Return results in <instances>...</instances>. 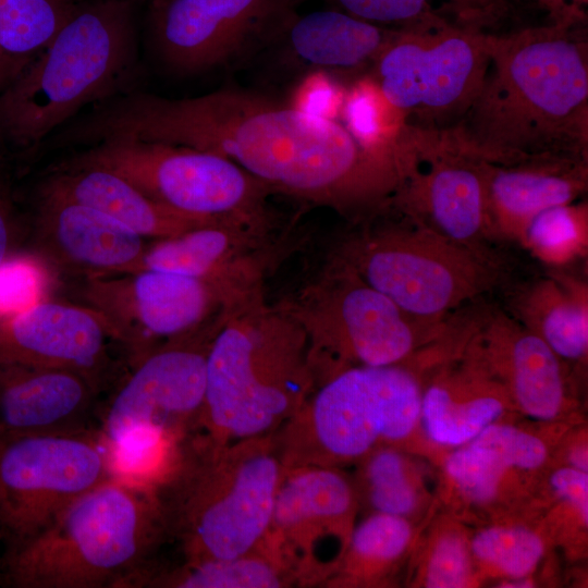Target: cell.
<instances>
[{
    "label": "cell",
    "instance_id": "obj_1",
    "mask_svg": "<svg viewBox=\"0 0 588 588\" xmlns=\"http://www.w3.org/2000/svg\"><path fill=\"white\" fill-rule=\"evenodd\" d=\"M78 131L89 144L130 137L217 154L267 187L334 205L378 199L399 180L395 156L366 149L342 122L240 88L120 93L95 103Z\"/></svg>",
    "mask_w": 588,
    "mask_h": 588
},
{
    "label": "cell",
    "instance_id": "obj_2",
    "mask_svg": "<svg viewBox=\"0 0 588 588\" xmlns=\"http://www.w3.org/2000/svg\"><path fill=\"white\" fill-rule=\"evenodd\" d=\"M574 24L491 35L479 91L445 130L462 151L495 166L587 162V41Z\"/></svg>",
    "mask_w": 588,
    "mask_h": 588
},
{
    "label": "cell",
    "instance_id": "obj_3",
    "mask_svg": "<svg viewBox=\"0 0 588 588\" xmlns=\"http://www.w3.org/2000/svg\"><path fill=\"white\" fill-rule=\"evenodd\" d=\"M167 540L154 487L112 476L75 498L33 536L7 546L0 586L123 588Z\"/></svg>",
    "mask_w": 588,
    "mask_h": 588
},
{
    "label": "cell",
    "instance_id": "obj_4",
    "mask_svg": "<svg viewBox=\"0 0 588 588\" xmlns=\"http://www.w3.org/2000/svg\"><path fill=\"white\" fill-rule=\"evenodd\" d=\"M283 467L273 434L221 443L187 436L154 486L168 540L184 560L247 553L267 532Z\"/></svg>",
    "mask_w": 588,
    "mask_h": 588
},
{
    "label": "cell",
    "instance_id": "obj_5",
    "mask_svg": "<svg viewBox=\"0 0 588 588\" xmlns=\"http://www.w3.org/2000/svg\"><path fill=\"white\" fill-rule=\"evenodd\" d=\"M134 5L87 0L0 93V158L34 152L85 106L124 93L137 63Z\"/></svg>",
    "mask_w": 588,
    "mask_h": 588
},
{
    "label": "cell",
    "instance_id": "obj_6",
    "mask_svg": "<svg viewBox=\"0 0 588 588\" xmlns=\"http://www.w3.org/2000/svg\"><path fill=\"white\" fill-rule=\"evenodd\" d=\"M413 363L338 369L274 432L283 469L343 468L382 445L416 454L426 365Z\"/></svg>",
    "mask_w": 588,
    "mask_h": 588
},
{
    "label": "cell",
    "instance_id": "obj_7",
    "mask_svg": "<svg viewBox=\"0 0 588 588\" xmlns=\"http://www.w3.org/2000/svg\"><path fill=\"white\" fill-rule=\"evenodd\" d=\"M303 342L229 322L209 344L198 432L221 443L273 434L311 392Z\"/></svg>",
    "mask_w": 588,
    "mask_h": 588
},
{
    "label": "cell",
    "instance_id": "obj_8",
    "mask_svg": "<svg viewBox=\"0 0 588 588\" xmlns=\"http://www.w3.org/2000/svg\"><path fill=\"white\" fill-rule=\"evenodd\" d=\"M569 425L513 418L488 426L440 457L437 501L466 525L534 515Z\"/></svg>",
    "mask_w": 588,
    "mask_h": 588
},
{
    "label": "cell",
    "instance_id": "obj_9",
    "mask_svg": "<svg viewBox=\"0 0 588 588\" xmlns=\"http://www.w3.org/2000/svg\"><path fill=\"white\" fill-rule=\"evenodd\" d=\"M491 35L440 23L394 32L369 75L407 125L445 131L466 112L483 81Z\"/></svg>",
    "mask_w": 588,
    "mask_h": 588
},
{
    "label": "cell",
    "instance_id": "obj_10",
    "mask_svg": "<svg viewBox=\"0 0 588 588\" xmlns=\"http://www.w3.org/2000/svg\"><path fill=\"white\" fill-rule=\"evenodd\" d=\"M112 476L95 428L0 432L3 549L39 531L75 498Z\"/></svg>",
    "mask_w": 588,
    "mask_h": 588
},
{
    "label": "cell",
    "instance_id": "obj_11",
    "mask_svg": "<svg viewBox=\"0 0 588 588\" xmlns=\"http://www.w3.org/2000/svg\"><path fill=\"white\" fill-rule=\"evenodd\" d=\"M72 163L108 169L158 204L212 221L252 213L268 188L220 155L130 137L93 144Z\"/></svg>",
    "mask_w": 588,
    "mask_h": 588
},
{
    "label": "cell",
    "instance_id": "obj_12",
    "mask_svg": "<svg viewBox=\"0 0 588 588\" xmlns=\"http://www.w3.org/2000/svg\"><path fill=\"white\" fill-rule=\"evenodd\" d=\"M208 348L172 343L135 362L97 429L108 454L164 449L198 430Z\"/></svg>",
    "mask_w": 588,
    "mask_h": 588
},
{
    "label": "cell",
    "instance_id": "obj_13",
    "mask_svg": "<svg viewBox=\"0 0 588 588\" xmlns=\"http://www.w3.org/2000/svg\"><path fill=\"white\" fill-rule=\"evenodd\" d=\"M343 468L283 469L262 546L293 586H326L347 548L359 511Z\"/></svg>",
    "mask_w": 588,
    "mask_h": 588
},
{
    "label": "cell",
    "instance_id": "obj_14",
    "mask_svg": "<svg viewBox=\"0 0 588 588\" xmlns=\"http://www.w3.org/2000/svg\"><path fill=\"white\" fill-rule=\"evenodd\" d=\"M298 0H151L152 50L172 74L241 63L278 40Z\"/></svg>",
    "mask_w": 588,
    "mask_h": 588
},
{
    "label": "cell",
    "instance_id": "obj_15",
    "mask_svg": "<svg viewBox=\"0 0 588 588\" xmlns=\"http://www.w3.org/2000/svg\"><path fill=\"white\" fill-rule=\"evenodd\" d=\"M412 220L413 228L363 246L355 266L364 282L430 324L489 285L491 262Z\"/></svg>",
    "mask_w": 588,
    "mask_h": 588
},
{
    "label": "cell",
    "instance_id": "obj_16",
    "mask_svg": "<svg viewBox=\"0 0 588 588\" xmlns=\"http://www.w3.org/2000/svg\"><path fill=\"white\" fill-rule=\"evenodd\" d=\"M401 209L453 244L491 261L485 162L462 151L445 131L405 125L396 149Z\"/></svg>",
    "mask_w": 588,
    "mask_h": 588
},
{
    "label": "cell",
    "instance_id": "obj_17",
    "mask_svg": "<svg viewBox=\"0 0 588 588\" xmlns=\"http://www.w3.org/2000/svg\"><path fill=\"white\" fill-rule=\"evenodd\" d=\"M462 346L502 383L519 416L549 424L583 421L563 362L526 326L493 313Z\"/></svg>",
    "mask_w": 588,
    "mask_h": 588
},
{
    "label": "cell",
    "instance_id": "obj_18",
    "mask_svg": "<svg viewBox=\"0 0 588 588\" xmlns=\"http://www.w3.org/2000/svg\"><path fill=\"white\" fill-rule=\"evenodd\" d=\"M96 279L88 297L110 323L134 363L149 353L151 340L179 338L205 318L211 303L207 280L154 269Z\"/></svg>",
    "mask_w": 588,
    "mask_h": 588
},
{
    "label": "cell",
    "instance_id": "obj_19",
    "mask_svg": "<svg viewBox=\"0 0 588 588\" xmlns=\"http://www.w3.org/2000/svg\"><path fill=\"white\" fill-rule=\"evenodd\" d=\"M109 340L115 334L99 311L44 299L0 317V366L71 370L100 388L110 367Z\"/></svg>",
    "mask_w": 588,
    "mask_h": 588
},
{
    "label": "cell",
    "instance_id": "obj_20",
    "mask_svg": "<svg viewBox=\"0 0 588 588\" xmlns=\"http://www.w3.org/2000/svg\"><path fill=\"white\" fill-rule=\"evenodd\" d=\"M505 388L462 348L434 359L422 375L420 430L426 444L442 455L488 426L517 418Z\"/></svg>",
    "mask_w": 588,
    "mask_h": 588
},
{
    "label": "cell",
    "instance_id": "obj_21",
    "mask_svg": "<svg viewBox=\"0 0 588 588\" xmlns=\"http://www.w3.org/2000/svg\"><path fill=\"white\" fill-rule=\"evenodd\" d=\"M321 345L348 366H389L415 360L433 339L430 324L405 314L358 275L338 292Z\"/></svg>",
    "mask_w": 588,
    "mask_h": 588
},
{
    "label": "cell",
    "instance_id": "obj_22",
    "mask_svg": "<svg viewBox=\"0 0 588 588\" xmlns=\"http://www.w3.org/2000/svg\"><path fill=\"white\" fill-rule=\"evenodd\" d=\"M99 390L71 370L0 366V432L90 429Z\"/></svg>",
    "mask_w": 588,
    "mask_h": 588
},
{
    "label": "cell",
    "instance_id": "obj_23",
    "mask_svg": "<svg viewBox=\"0 0 588 588\" xmlns=\"http://www.w3.org/2000/svg\"><path fill=\"white\" fill-rule=\"evenodd\" d=\"M490 228L520 234L540 211L572 204L587 187V162L531 161L515 166L485 162Z\"/></svg>",
    "mask_w": 588,
    "mask_h": 588
},
{
    "label": "cell",
    "instance_id": "obj_24",
    "mask_svg": "<svg viewBox=\"0 0 588 588\" xmlns=\"http://www.w3.org/2000/svg\"><path fill=\"white\" fill-rule=\"evenodd\" d=\"M40 221L71 261L103 273H133L142 268L143 236L94 208L42 192Z\"/></svg>",
    "mask_w": 588,
    "mask_h": 588
},
{
    "label": "cell",
    "instance_id": "obj_25",
    "mask_svg": "<svg viewBox=\"0 0 588 588\" xmlns=\"http://www.w3.org/2000/svg\"><path fill=\"white\" fill-rule=\"evenodd\" d=\"M42 192L101 211L143 237H173L213 222L173 211L121 175L97 166L72 163L46 184Z\"/></svg>",
    "mask_w": 588,
    "mask_h": 588
},
{
    "label": "cell",
    "instance_id": "obj_26",
    "mask_svg": "<svg viewBox=\"0 0 588 588\" xmlns=\"http://www.w3.org/2000/svg\"><path fill=\"white\" fill-rule=\"evenodd\" d=\"M393 30L371 24L339 9L290 17L278 39L315 71L357 69L372 63Z\"/></svg>",
    "mask_w": 588,
    "mask_h": 588
},
{
    "label": "cell",
    "instance_id": "obj_27",
    "mask_svg": "<svg viewBox=\"0 0 588 588\" xmlns=\"http://www.w3.org/2000/svg\"><path fill=\"white\" fill-rule=\"evenodd\" d=\"M354 485L359 506L421 524L434 511L428 468L405 449L382 445L356 463Z\"/></svg>",
    "mask_w": 588,
    "mask_h": 588
},
{
    "label": "cell",
    "instance_id": "obj_28",
    "mask_svg": "<svg viewBox=\"0 0 588 588\" xmlns=\"http://www.w3.org/2000/svg\"><path fill=\"white\" fill-rule=\"evenodd\" d=\"M421 524L394 515L368 513L355 524L340 565L324 587L391 586L408 562Z\"/></svg>",
    "mask_w": 588,
    "mask_h": 588
},
{
    "label": "cell",
    "instance_id": "obj_29",
    "mask_svg": "<svg viewBox=\"0 0 588 588\" xmlns=\"http://www.w3.org/2000/svg\"><path fill=\"white\" fill-rule=\"evenodd\" d=\"M293 586L290 577L264 548L229 559L184 560L161 566L155 559L137 571L125 588H279Z\"/></svg>",
    "mask_w": 588,
    "mask_h": 588
},
{
    "label": "cell",
    "instance_id": "obj_30",
    "mask_svg": "<svg viewBox=\"0 0 588 588\" xmlns=\"http://www.w3.org/2000/svg\"><path fill=\"white\" fill-rule=\"evenodd\" d=\"M421 524L407 562V584L424 588H469L482 584L471 550L470 529L443 511Z\"/></svg>",
    "mask_w": 588,
    "mask_h": 588
},
{
    "label": "cell",
    "instance_id": "obj_31",
    "mask_svg": "<svg viewBox=\"0 0 588 588\" xmlns=\"http://www.w3.org/2000/svg\"><path fill=\"white\" fill-rule=\"evenodd\" d=\"M469 541L482 584L522 578L538 580L536 574L552 546L536 515L482 523L470 531Z\"/></svg>",
    "mask_w": 588,
    "mask_h": 588
},
{
    "label": "cell",
    "instance_id": "obj_32",
    "mask_svg": "<svg viewBox=\"0 0 588 588\" xmlns=\"http://www.w3.org/2000/svg\"><path fill=\"white\" fill-rule=\"evenodd\" d=\"M87 0H0V93Z\"/></svg>",
    "mask_w": 588,
    "mask_h": 588
},
{
    "label": "cell",
    "instance_id": "obj_33",
    "mask_svg": "<svg viewBox=\"0 0 588 588\" xmlns=\"http://www.w3.org/2000/svg\"><path fill=\"white\" fill-rule=\"evenodd\" d=\"M523 310L524 326L539 335L563 363L586 360V294L561 289L553 281L543 282L527 297Z\"/></svg>",
    "mask_w": 588,
    "mask_h": 588
},
{
    "label": "cell",
    "instance_id": "obj_34",
    "mask_svg": "<svg viewBox=\"0 0 588 588\" xmlns=\"http://www.w3.org/2000/svg\"><path fill=\"white\" fill-rule=\"evenodd\" d=\"M540 526L551 544L577 559L587 549L588 473L553 465L538 505Z\"/></svg>",
    "mask_w": 588,
    "mask_h": 588
},
{
    "label": "cell",
    "instance_id": "obj_35",
    "mask_svg": "<svg viewBox=\"0 0 588 588\" xmlns=\"http://www.w3.org/2000/svg\"><path fill=\"white\" fill-rule=\"evenodd\" d=\"M219 221L201 224L146 249L142 268L207 280L226 259L232 240Z\"/></svg>",
    "mask_w": 588,
    "mask_h": 588
},
{
    "label": "cell",
    "instance_id": "obj_36",
    "mask_svg": "<svg viewBox=\"0 0 588 588\" xmlns=\"http://www.w3.org/2000/svg\"><path fill=\"white\" fill-rule=\"evenodd\" d=\"M339 117L363 147L381 155H395L406 125L405 117L369 75L345 89Z\"/></svg>",
    "mask_w": 588,
    "mask_h": 588
},
{
    "label": "cell",
    "instance_id": "obj_37",
    "mask_svg": "<svg viewBox=\"0 0 588 588\" xmlns=\"http://www.w3.org/2000/svg\"><path fill=\"white\" fill-rule=\"evenodd\" d=\"M586 205H559L537 213L520 235L541 258L562 262L574 257L586 245Z\"/></svg>",
    "mask_w": 588,
    "mask_h": 588
},
{
    "label": "cell",
    "instance_id": "obj_38",
    "mask_svg": "<svg viewBox=\"0 0 588 588\" xmlns=\"http://www.w3.org/2000/svg\"><path fill=\"white\" fill-rule=\"evenodd\" d=\"M47 274L38 260L10 256L0 265V317L22 311L41 301Z\"/></svg>",
    "mask_w": 588,
    "mask_h": 588
},
{
    "label": "cell",
    "instance_id": "obj_39",
    "mask_svg": "<svg viewBox=\"0 0 588 588\" xmlns=\"http://www.w3.org/2000/svg\"><path fill=\"white\" fill-rule=\"evenodd\" d=\"M339 10L375 25L409 24L427 20L428 0H328ZM411 26V27H413Z\"/></svg>",
    "mask_w": 588,
    "mask_h": 588
},
{
    "label": "cell",
    "instance_id": "obj_40",
    "mask_svg": "<svg viewBox=\"0 0 588 588\" xmlns=\"http://www.w3.org/2000/svg\"><path fill=\"white\" fill-rule=\"evenodd\" d=\"M327 74L320 71L311 73L298 85L290 103L306 112L336 120L345 89Z\"/></svg>",
    "mask_w": 588,
    "mask_h": 588
},
{
    "label": "cell",
    "instance_id": "obj_41",
    "mask_svg": "<svg viewBox=\"0 0 588 588\" xmlns=\"http://www.w3.org/2000/svg\"><path fill=\"white\" fill-rule=\"evenodd\" d=\"M587 438V425L584 421L569 425L556 443L553 453L554 465L588 473Z\"/></svg>",
    "mask_w": 588,
    "mask_h": 588
},
{
    "label": "cell",
    "instance_id": "obj_42",
    "mask_svg": "<svg viewBox=\"0 0 588 588\" xmlns=\"http://www.w3.org/2000/svg\"><path fill=\"white\" fill-rule=\"evenodd\" d=\"M1 159V158H0ZM16 230L12 196L0 166V265L10 256Z\"/></svg>",
    "mask_w": 588,
    "mask_h": 588
},
{
    "label": "cell",
    "instance_id": "obj_43",
    "mask_svg": "<svg viewBox=\"0 0 588 588\" xmlns=\"http://www.w3.org/2000/svg\"><path fill=\"white\" fill-rule=\"evenodd\" d=\"M555 16V22H576L581 14L578 13V5L587 4L588 0H537Z\"/></svg>",
    "mask_w": 588,
    "mask_h": 588
},
{
    "label": "cell",
    "instance_id": "obj_44",
    "mask_svg": "<svg viewBox=\"0 0 588 588\" xmlns=\"http://www.w3.org/2000/svg\"><path fill=\"white\" fill-rule=\"evenodd\" d=\"M132 1L134 4L138 3V2H150L151 0H130Z\"/></svg>",
    "mask_w": 588,
    "mask_h": 588
},
{
    "label": "cell",
    "instance_id": "obj_45",
    "mask_svg": "<svg viewBox=\"0 0 588 588\" xmlns=\"http://www.w3.org/2000/svg\"><path fill=\"white\" fill-rule=\"evenodd\" d=\"M2 552H3V544L0 540V563H1V555H2Z\"/></svg>",
    "mask_w": 588,
    "mask_h": 588
}]
</instances>
